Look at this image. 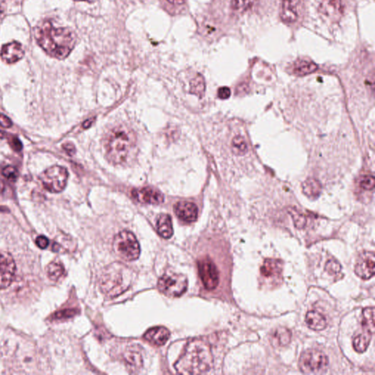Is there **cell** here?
<instances>
[{
  "instance_id": "41",
  "label": "cell",
  "mask_w": 375,
  "mask_h": 375,
  "mask_svg": "<svg viewBox=\"0 0 375 375\" xmlns=\"http://www.w3.org/2000/svg\"><path fill=\"white\" fill-rule=\"evenodd\" d=\"M94 120L93 119H90V120H87V121H85V123L83 124V128L87 129L88 128H90V126H91L92 123H93Z\"/></svg>"
},
{
  "instance_id": "16",
  "label": "cell",
  "mask_w": 375,
  "mask_h": 375,
  "mask_svg": "<svg viewBox=\"0 0 375 375\" xmlns=\"http://www.w3.org/2000/svg\"><path fill=\"white\" fill-rule=\"evenodd\" d=\"M170 337V331L165 327L150 328L144 335V338L155 346H163Z\"/></svg>"
},
{
  "instance_id": "4",
  "label": "cell",
  "mask_w": 375,
  "mask_h": 375,
  "mask_svg": "<svg viewBox=\"0 0 375 375\" xmlns=\"http://www.w3.org/2000/svg\"><path fill=\"white\" fill-rule=\"evenodd\" d=\"M131 145V139L125 129H113L105 141V152L108 160L114 164L125 162Z\"/></svg>"
},
{
  "instance_id": "8",
  "label": "cell",
  "mask_w": 375,
  "mask_h": 375,
  "mask_svg": "<svg viewBox=\"0 0 375 375\" xmlns=\"http://www.w3.org/2000/svg\"><path fill=\"white\" fill-rule=\"evenodd\" d=\"M68 172L65 167L53 166L42 173L41 180L43 187L51 193H60L68 182Z\"/></svg>"
},
{
  "instance_id": "32",
  "label": "cell",
  "mask_w": 375,
  "mask_h": 375,
  "mask_svg": "<svg viewBox=\"0 0 375 375\" xmlns=\"http://www.w3.org/2000/svg\"><path fill=\"white\" fill-rule=\"evenodd\" d=\"M341 270V264L335 259H331L326 264V271L331 275L339 274Z\"/></svg>"
},
{
  "instance_id": "6",
  "label": "cell",
  "mask_w": 375,
  "mask_h": 375,
  "mask_svg": "<svg viewBox=\"0 0 375 375\" xmlns=\"http://www.w3.org/2000/svg\"><path fill=\"white\" fill-rule=\"evenodd\" d=\"M299 363L300 369L304 374H322L327 371L329 361L323 352L309 349L301 355Z\"/></svg>"
},
{
  "instance_id": "19",
  "label": "cell",
  "mask_w": 375,
  "mask_h": 375,
  "mask_svg": "<svg viewBox=\"0 0 375 375\" xmlns=\"http://www.w3.org/2000/svg\"><path fill=\"white\" fill-rule=\"evenodd\" d=\"M156 228L159 235L163 238H170L174 232L170 216L167 214L160 215L157 221Z\"/></svg>"
},
{
  "instance_id": "12",
  "label": "cell",
  "mask_w": 375,
  "mask_h": 375,
  "mask_svg": "<svg viewBox=\"0 0 375 375\" xmlns=\"http://www.w3.org/2000/svg\"><path fill=\"white\" fill-rule=\"evenodd\" d=\"M131 195L133 199L141 203L158 205L164 202L163 194L159 191L150 187L133 189Z\"/></svg>"
},
{
  "instance_id": "5",
  "label": "cell",
  "mask_w": 375,
  "mask_h": 375,
  "mask_svg": "<svg viewBox=\"0 0 375 375\" xmlns=\"http://www.w3.org/2000/svg\"><path fill=\"white\" fill-rule=\"evenodd\" d=\"M115 254L125 261L136 260L140 255V246L135 234L129 231H123L115 236L112 243Z\"/></svg>"
},
{
  "instance_id": "36",
  "label": "cell",
  "mask_w": 375,
  "mask_h": 375,
  "mask_svg": "<svg viewBox=\"0 0 375 375\" xmlns=\"http://www.w3.org/2000/svg\"><path fill=\"white\" fill-rule=\"evenodd\" d=\"M35 244L40 249H45L48 247V244H49V240L45 236H39L35 240Z\"/></svg>"
},
{
  "instance_id": "17",
  "label": "cell",
  "mask_w": 375,
  "mask_h": 375,
  "mask_svg": "<svg viewBox=\"0 0 375 375\" xmlns=\"http://www.w3.org/2000/svg\"><path fill=\"white\" fill-rule=\"evenodd\" d=\"M319 11L326 17L335 19L341 17L344 7L341 0H328L322 3Z\"/></svg>"
},
{
  "instance_id": "30",
  "label": "cell",
  "mask_w": 375,
  "mask_h": 375,
  "mask_svg": "<svg viewBox=\"0 0 375 375\" xmlns=\"http://www.w3.org/2000/svg\"><path fill=\"white\" fill-rule=\"evenodd\" d=\"M255 0H232V6L234 11L244 12L247 11L254 4Z\"/></svg>"
},
{
  "instance_id": "33",
  "label": "cell",
  "mask_w": 375,
  "mask_h": 375,
  "mask_svg": "<svg viewBox=\"0 0 375 375\" xmlns=\"http://www.w3.org/2000/svg\"><path fill=\"white\" fill-rule=\"evenodd\" d=\"M360 185L365 190H372L375 185L374 177L372 175L363 176L360 182Z\"/></svg>"
},
{
  "instance_id": "35",
  "label": "cell",
  "mask_w": 375,
  "mask_h": 375,
  "mask_svg": "<svg viewBox=\"0 0 375 375\" xmlns=\"http://www.w3.org/2000/svg\"><path fill=\"white\" fill-rule=\"evenodd\" d=\"M8 142H9L10 146H11V148L13 149V150H15V151L19 152L22 150V143H21V141L18 140L17 137H11L9 141H8Z\"/></svg>"
},
{
  "instance_id": "7",
  "label": "cell",
  "mask_w": 375,
  "mask_h": 375,
  "mask_svg": "<svg viewBox=\"0 0 375 375\" xmlns=\"http://www.w3.org/2000/svg\"><path fill=\"white\" fill-rule=\"evenodd\" d=\"M158 288L160 292L168 297H180L186 292L187 277L183 274L166 273L159 279Z\"/></svg>"
},
{
  "instance_id": "20",
  "label": "cell",
  "mask_w": 375,
  "mask_h": 375,
  "mask_svg": "<svg viewBox=\"0 0 375 375\" xmlns=\"http://www.w3.org/2000/svg\"><path fill=\"white\" fill-rule=\"evenodd\" d=\"M281 264L280 260L275 259H264L261 266L260 273L265 278L274 277L281 274Z\"/></svg>"
},
{
  "instance_id": "18",
  "label": "cell",
  "mask_w": 375,
  "mask_h": 375,
  "mask_svg": "<svg viewBox=\"0 0 375 375\" xmlns=\"http://www.w3.org/2000/svg\"><path fill=\"white\" fill-rule=\"evenodd\" d=\"M305 319L309 328L314 331H323L327 326V320L326 317L319 311H308Z\"/></svg>"
},
{
  "instance_id": "40",
  "label": "cell",
  "mask_w": 375,
  "mask_h": 375,
  "mask_svg": "<svg viewBox=\"0 0 375 375\" xmlns=\"http://www.w3.org/2000/svg\"><path fill=\"white\" fill-rule=\"evenodd\" d=\"M170 4L175 5V6H179V5L183 4L185 0H167Z\"/></svg>"
},
{
  "instance_id": "2",
  "label": "cell",
  "mask_w": 375,
  "mask_h": 375,
  "mask_svg": "<svg viewBox=\"0 0 375 375\" xmlns=\"http://www.w3.org/2000/svg\"><path fill=\"white\" fill-rule=\"evenodd\" d=\"M213 358L210 346L202 340H194L185 346L175 363L176 371L182 374H201L210 371Z\"/></svg>"
},
{
  "instance_id": "22",
  "label": "cell",
  "mask_w": 375,
  "mask_h": 375,
  "mask_svg": "<svg viewBox=\"0 0 375 375\" xmlns=\"http://www.w3.org/2000/svg\"><path fill=\"white\" fill-rule=\"evenodd\" d=\"M317 65L314 62L307 60H299L293 65V73L303 76L314 73L317 70Z\"/></svg>"
},
{
  "instance_id": "37",
  "label": "cell",
  "mask_w": 375,
  "mask_h": 375,
  "mask_svg": "<svg viewBox=\"0 0 375 375\" xmlns=\"http://www.w3.org/2000/svg\"><path fill=\"white\" fill-rule=\"evenodd\" d=\"M231 95L230 89L227 88V87H223L219 89L218 91V97L220 99L225 100L229 98Z\"/></svg>"
},
{
  "instance_id": "11",
  "label": "cell",
  "mask_w": 375,
  "mask_h": 375,
  "mask_svg": "<svg viewBox=\"0 0 375 375\" xmlns=\"http://www.w3.org/2000/svg\"><path fill=\"white\" fill-rule=\"evenodd\" d=\"M375 256L372 252H364L360 254L355 267V273L364 280L371 279L374 275Z\"/></svg>"
},
{
  "instance_id": "39",
  "label": "cell",
  "mask_w": 375,
  "mask_h": 375,
  "mask_svg": "<svg viewBox=\"0 0 375 375\" xmlns=\"http://www.w3.org/2000/svg\"><path fill=\"white\" fill-rule=\"evenodd\" d=\"M65 152L70 156L74 155L76 152V147L72 143H65L63 145Z\"/></svg>"
},
{
  "instance_id": "26",
  "label": "cell",
  "mask_w": 375,
  "mask_h": 375,
  "mask_svg": "<svg viewBox=\"0 0 375 375\" xmlns=\"http://www.w3.org/2000/svg\"><path fill=\"white\" fill-rule=\"evenodd\" d=\"M362 326L364 331L374 333V308L367 307L363 310Z\"/></svg>"
},
{
  "instance_id": "31",
  "label": "cell",
  "mask_w": 375,
  "mask_h": 375,
  "mask_svg": "<svg viewBox=\"0 0 375 375\" xmlns=\"http://www.w3.org/2000/svg\"><path fill=\"white\" fill-rule=\"evenodd\" d=\"M76 314L77 310L76 309H65V310L59 311L58 312H55L52 316H51V318L53 319H68V318L73 317Z\"/></svg>"
},
{
  "instance_id": "24",
  "label": "cell",
  "mask_w": 375,
  "mask_h": 375,
  "mask_svg": "<svg viewBox=\"0 0 375 375\" xmlns=\"http://www.w3.org/2000/svg\"><path fill=\"white\" fill-rule=\"evenodd\" d=\"M292 334L286 328H279L276 330L273 335V341L276 346H286L290 342Z\"/></svg>"
},
{
  "instance_id": "3",
  "label": "cell",
  "mask_w": 375,
  "mask_h": 375,
  "mask_svg": "<svg viewBox=\"0 0 375 375\" xmlns=\"http://www.w3.org/2000/svg\"><path fill=\"white\" fill-rule=\"evenodd\" d=\"M135 277V273L128 266L115 262L103 270L100 279V288L108 297H116L131 286Z\"/></svg>"
},
{
  "instance_id": "42",
  "label": "cell",
  "mask_w": 375,
  "mask_h": 375,
  "mask_svg": "<svg viewBox=\"0 0 375 375\" xmlns=\"http://www.w3.org/2000/svg\"><path fill=\"white\" fill-rule=\"evenodd\" d=\"M5 13V7L3 6V3L0 2V17L4 14Z\"/></svg>"
},
{
  "instance_id": "29",
  "label": "cell",
  "mask_w": 375,
  "mask_h": 375,
  "mask_svg": "<svg viewBox=\"0 0 375 375\" xmlns=\"http://www.w3.org/2000/svg\"><path fill=\"white\" fill-rule=\"evenodd\" d=\"M288 212L292 218L293 222L296 228L304 229L306 224V218L303 215L299 210H296L294 207H289Z\"/></svg>"
},
{
  "instance_id": "27",
  "label": "cell",
  "mask_w": 375,
  "mask_h": 375,
  "mask_svg": "<svg viewBox=\"0 0 375 375\" xmlns=\"http://www.w3.org/2000/svg\"><path fill=\"white\" fill-rule=\"evenodd\" d=\"M205 82L204 77L201 74H198L194 77L191 82V93L197 95L199 98H202L205 94Z\"/></svg>"
},
{
  "instance_id": "28",
  "label": "cell",
  "mask_w": 375,
  "mask_h": 375,
  "mask_svg": "<svg viewBox=\"0 0 375 375\" xmlns=\"http://www.w3.org/2000/svg\"><path fill=\"white\" fill-rule=\"evenodd\" d=\"M231 148L234 155L237 156L245 155L248 151L247 143L245 139L239 135L234 137L231 143Z\"/></svg>"
},
{
  "instance_id": "25",
  "label": "cell",
  "mask_w": 375,
  "mask_h": 375,
  "mask_svg": "<svg viewBox=\"0 0 375 375\" xmlns=\"http://www.w3.org/2000/svg\"><path fill=\"white\" fill-rule=\"evenodd\" d=\"M46 273L50 280L58 281L65 275V267L59 262H52L46 267Z\"/></svg>"
},
{
  "instance_id": "15",
  "label": "cell",
  "mask_w": 375,
  "mask_h": 375,
  "mask_svg": "<svg viewBox=\"0 0 375 375\" xmlns=\"http://www.w3.org/2000/svg\"><path fill=\"white\" fill-rule=\"evenodd\" d=\"M300 0H281V18L284 23H292L299 17Z\"/></svg>"
},
{
  "instance_id": "14",
  "label": "cell",
  "mask_w": 375,
  "mask_h": 375,
  "mask_svg": "<svg viewBox=\"0 0 375 375\" xmlns=\"http://www.w3.org/2000/svg\"><path fill=\"white\" fill-rule=\"evenodd\" d=\"M175 212L179 219L187 223L195 222L198 217V208L192 202H177L175 205Z\"/></svg>"
},
{
  "instance_id": "13",
  "label": "cell",
  "mask_w": 375,
  "mask_h": 375,
  "mask_svg": "<svg viewBox=\"0 0 375 375\" xmlns=\"http://www.w3.org/2000/svg\"><path fill=\"white\" fill-rule=\"evenodd\" d=\"M0 55L5 63L13 64L22 59L24 51L21 43L13 41L4 45L2 48Z\"/></svg>"
},
{
  "instance_id": "1",
  "label": "cell",
  "mask_w": 375,
  "mask_h": 375,
  "mask_svg": "<svg viewBox=\"0 0 375 375\" xmlns=\"http://www.w3.org/2000/svg\"><path fill=\"white\" fill-rule=\"evenodd\" d=\"M35 31L38 44L52 58H66L76 45V35L72 30L55 28L50 21L41 23Z\"/></svg>"
},
{
  "instance_id": "38",
  "label": "cell",
  "mask_w": 375,
  "mask_h": 375,
  "mask_svg": "<svg viewBox=\"0 0 375 375\" xmlns=\"http://www.w3.org/2000/svg\"><path fill=\"white\" fill-rule=\"evenodd\" d=\"M13 125V123L9 117L6 116V115L0 114V126L3 127L5 128H9Z\"/></svg>"
},
{
  "instance_id": "10",
  "label": "cell",
  "mask_w": 375,
  "mask_h": 375,
  "mask_svg": "<svg viewBox=\"0 0 375 375\" xmlns=\"http://www.w3.org/2000/svg\"><path fill=\"white\" fill-rule=\"evenodd\" d=\"M16 273V263L8 252H0V290L11 285Z\"/></svg>"
},
{
  "instance_id": "21",
  "label": "cell",
  "mask_w": 375,
  "mask_h": 375,
  "mask_svg": "<svg viewBox=\"0 0 375 375\" xmlns=\"http://www.w3.org/2000/svg\"><path fill=\"white\" fill-rule=\"evenodd\" d=\"M302 189L306 197L311 199H316L322 192V185L316 179L309 178L303 183Z\"/></svg>"
},
{
  "instance_id": "44",
  "label": "cell",
  "mask_w": 375,
  "mask_h": 375,
  "mask_svg": "<svg viewBox=\"0 0 375 375\" xmlns=\"http://www.w3.org/2000/svg\"><path fill=\"white\" fill-rule=\"evenodd\" d=\"M76 1H85L88 2V3H94V2L97 1V0H76Z\"/></svg>"
},
{
  "instance_id": "9",
  "label": "cell",
  "mask_w": 375,
  "mask_h": 375,
  "mask_svg": "<svg viewBox=\"0 0 375 375\" xmlns=\"http://www.w3.org/2000/svg\"><path fill=\"white\" fill-rule=\"evenodd\" d=\"M199 274L204 287L212 290L219 284V273L217 265L210 258H204L198 262Z\"/></svg>"
},
{
  "instance_id": "43",
  "label": "cell",
  "mask_w": 375,
  "mask_h": 375,
  "mask_svg": "<svg viewBox=\"0 0 375 375\" xmlns=\"http://www.w3.org/2000/svg\"><path fill=\"white\" fill-rule=\"evenodd\" d=\"M5 184L4 182L0 180V194L3 193L4 192Z\"/></svg>"
},
{
  "instance_id": "34",
  "label": "cell",
  "mask_w": 375,
  "mask_h": 375,
  "mask_svg": "<svg viewBox=\"0 0 375 375\" xmlns=\"http://www.w3.org/2000/svg\"><path fill=\"white\" fill-rule=\"evenodd\" d=\"M3 175L8 180H15L18 177V171L12 166H8L3 169Z\"/></svg>"
},
{
  "instance_id": "23",
  "label": "cell",
  "mask_w": 375,
  "mask_h": 375,
  "mask_svg": "<svg viewBox=\"0 0 375 375\" xmlns=\"http://www.w3.org/2000/svg\"><path fill=\"white\" fill-rule=\"evenodd\" d=\"M372 334L369 331H365L362 334L356 336L353 340V347L355 351L359 353H364L369 345Z\"/></svg>"
}]
</instances>
